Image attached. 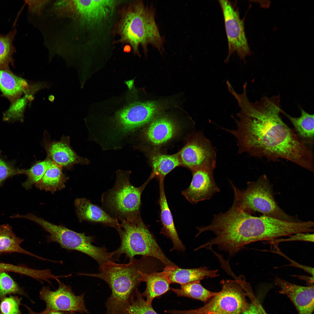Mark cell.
<instances>
[{
  "label": "cell",
  "instance_id": "6da1fadb",
  "mask_svg": "<svg viewBox=\"0 0 314 314\" xmlns=\"http://www.w3.org/2000/svg\"><path fill=\"white\" fill-rule=\"evenodd\" d=\"M241 109L235 119V130L223 128L237 140L238 152L275 161H290L311 171L314 168L313 151L282 120L279 95L264 97L250 102L247 94L239 96Z\"/></svg>",
  "mask_w": 314,
  "mask_h": 314
},
{
  "label": "cell",
  "instance_id": "7a4b0ae2",
  "mask_svg": "<svg viewBox=\"0 0 314 314\" xmlns=\"http://www.w3.org/2000/svg\"><path fill=\"white\" fill-rule=\"evenodd\" d=\"M156 259L142 256L128 263L108 261L99 265L98 273H79V275L97 277L106 282L111 293L105 303L106 314H129L128 310L142 281V273L158 271L161 268Z\"/></svg>",
  "mask_w": 314,
  "mask_h": 314
},
{
  "label": "cell",
  "instance_id": "3957f363",
  "mask_svg": "<svg viewBox=\"0 0 314 314\" xmlns=\"http://www.w3.org/2000/svg\"><path fill=\"white\" fill-rule=\"evenodd\" d=\"M155 14L153 7L145 6L139 1L128 9L120 21L121 40L130 44L136 53H139L138 47L141 45L146 54L149 44L163 53L165 39L160 35L156 23Z\"/></svg>",
  "mask_w": 314,
  "mask_h": 314
},
{
  "label": "cell",
  "instance_id": "277c9868",
  "mask_svg": "<svg viewBox=\"0 0 314 314\" xmlns=\"http://www.w3.org/2000/svg\"><path fill=\"white\" fill-rule=\"evenodd\" d=\"M119 220L120 223L115 229L120 236L121 244L118 249L112 252L115 261H118L122 254L129 260L136 255H141L155 258L165 266L177 265L165 254L140 215Z\"/></svg>",
  "mask_w": 314,
  "mask_h": 314
},
{
  "label": "cell",
  "instance_id": "5b68a950",
  "mask_svg": "<svg viewBox=\"0 0 314 314\" xmlns=\"http://www.w3.org/2000/svg\"><path fill=\"white\" fill-rule=\"evenodd\" d=\"M231 184L234 194L233 203L246 213L251 215L259 212L263 215L286 221H302L297 216L286 213L278 205L273 196L272 186L266 175L255 181L248 182L244 190Z\"/></svg>",
  "mask_w": 314,
  "mask_h": 314
},
{
  "label": "cell",
  "instance_id": "8992f818",
  "mask_svg": "<svg viewBox=\"0 0 314 314\" xmlns=\"http://www.w3.org/2000/svg\"><path fill=\"white\" fill-rule=\"evenodd\" d=\"M131 173L129 170H117L114 186L101 195L102 208L118 221L140 215L141 194L151 180L149 178L142 185L136 187L130 181Z\"/></svg>",
  "mask_w": 314,
  "mask_h": 314
},
{
  "label": "cell",
  "instance_id": "52a82bcc",
  "mask_svg": "<svg viewBox=\"0 0 314 314\" xmlns=\"http://www.w3.org/2000/svg\"><path fill=\"white\" fill-rule=\"evenodd\" d=\"M24 218L35 222L49 233L47 237L48 242H56L63 248L85 254L97 261L99 265L112 261L111 252H108L105 247H98L92 244L94 240L93 237L53 224L32 213L26 215Z\"/></svg>",
  "mask_w": 314,
  "mask_h": 314
},
{
  "label": "cell",
  "instance_id": "ba28073f",
  "mask_svg": "<svg viewBox=\"0 0 314 314\" xmlns=\"http://www.w3.org/2000/svg\"><path fill=\"white\" fill-rule=\"evenodd\" d=\"M234 280H222L221 290L204 306L197 309L170 310L171 314H240L248 303L244 288V276H237L231 270L227 272Z\"/></svg>",
  "mask_w": 314,
  "mask_h": 314
},
{
  "label": "cell",
  "instance_id": "9c48e42d",
  "mask_svg": "<svg viewBox=\"0 0 314 314\" xmlns=\"http://www.w3.org/2000/svg\"><path fill=\"white\" fill-rule=\"evenodd\" d=\"M160 106L155 101L136 102L118 111L104 131L107 138L117 144L126 136L151 121Z\"/></svg>",
  "mask_w": 314,
  "mask_h": 314
},
{
  "label": "cell",
  "instance_id": "30bf717a",
  "mask_svg": "<svg viewBox=\"0 0 314 314\" xmlns=\"http://www.w3.org/2000/svg\"><path fill=\"white\" fill-rule=\"evenodd\" d=\"M222 10L227 38L229 52L225 60L228 62L231 56L236 53L240 59L244 60L250 54L246 36L243 22L239 12L228 0H219Z\"/></svg>",
  "mask_w": 314,
  "mask_h": 314
},
{
  "label": "cell",
  "instance_id": "8fae6325",
  "mask_svg": "<svg viewBox=\"0 0 314 314\" xmlns=\"http://www.w3.org/2000/svg\"><path fill=\"white\" fill-rule=\"evenodd\" d=\"M181 163L192 171L201 168L214 170L216 154L211 142L201 133L195 135L180 152Z\"/></svg>",
  "mask_w": 314,
  "mask_h": 314
},
{
  "label": "cell",
  "instance_id": "7c38bea8",
  "mask_svg": "<svg viewBox=\"0 0 314 314\" xmlns=\"http://www.w3.org/2000/svg\"><path fill=\"white\" fill-rule=\"evenodd\" d=\"M58 289L51 290L49 286H44L40 291V297L46 303V311L89 313L84 301L85 293L76 295L71 287L60 281Z\"/></svg>",
  "mask_w": 314,
  "mask_h": 314
},
{
  "label": "cell",
  "instance_id": "4fadbf2b",
  "mask_svg": "<svg viewBox=\"0 0 314 314\" xmlns=\"http://www.w3.org/2000/svg\"><path fill=\"white\" fill-rule=\"evenodd\" d=\"M41 144L46 151L47 158L63 167L71 170L75 164L85 165L90 163L88 159L78 156L73 150L69 136L63 135L60 140H53L45 130Z\"/></svg>",
  "mask_w": 314,
  "mask_h": 314
},
{
  "label": "cell",
  "instance_id": "5bb4252c",
  "mask_svg": "<svg viewBox=\"0 0 314 314\" xmlns=\"http://www.w3.org/2000/svg\"><path fill=\"white\" fill-rule=\"evenodd\" d=\"M213 170L204 168L192 172V178L190 185L182 192V195L190 203L195 204L209 199L220 191L215 181Z\"/></svg>",
  "mask_w": 314,
  "mask_h": 314
},
{
  "label": "cell",
  "instance_id": "9a60e30c",
  "mask_svg": "<svg viewBox=\"0 0 314 314\" xmlns=\"http://www.w3.org/2000/svg\"><path fill=\"white\" fill-rule=\"evenodd\" d=\"M68 8L86 24L94 25L107 19L112 14L115 3L112 0L68 1Z\"/></svg>",
  "mask_w": 314,
  "mask_h": 314
},
{
  "label": "cell",
  "instance_id": "2e32d148",
  "mask_svg": "<svg viewBox=\"0 0 314 314\" xmlns=\"http://www.w3.org/2000/svg\"><path fill=\"white\" fill-rule=\"evenodd\" d=\"M274 281L280 288L279 293L288 297L295 305L298 314H312L314 307L313 285L300 286L277 276L275 277Z\"/></svg>",
  "mask_w": 314,
  "mask_h": 314
},
{
  "label": "cell",
  "instance_id": "e0dca14e",
  "mask_svg": "<svg viewBox=\"0 0 314 314\" xmlns=\"http://www.w3.org/2000/svg\"><path fill=\"white\" fill-rule=\"evenodd\" d=\"M178 127L173 119L163 116L153 119L142 132L144 139L151 144L163 145L172 139L176 134Z\"/></svg>",
  "mask_w": 314,
  "mask_h": 314
},
{
  "label": "cell",
  "instance_id": "ac0fdd59",
  "mask_svg": "<svg viewBox=\"0 0 314 314\" xmlns=\"http://www.w3.org/2000/svg\"><path fill=\"white\" fill-rule=\"evenodd\" d=\"M79 221L101 223L115 228L119 222L110 216L102 208L94 204L85 198H77L74 203Z\"/></svg>",
  "mask_w": 314,
  "mask_h": 314
},
{
  "label": "cell",
  "instance_id": "d6986e66",
  "mask_svg": "<svg viewBox=\"0 0 314 314\" xmlns=\"http://www.w3.org/2000/svg\"><path fill=\"white\" fill-rule=\"evenodd\" d=\"M163 271L171 283L180 285L203 279L217 277L219 276L218 270H210L205 267L198 268L183 269L177 265L165 266Z\"/></svg>",
  "mask_w": 314,
  "mask_h": 314
},
{
  "label": "cell",
  "instance_id": "ffe728a7",
  "mask_svg": "<svg viewBox=\"0 0 314 314\" xmlns=\"http://www.w3.org/2000/svg\"><path fill=\"white\" fill-rule=\"evenodd\" d=\"M164 179L163 178L158 179L160 190L159 204L163 226L161 232L171 240L173 247L170 251L176 250L183 251H184L185 247L179 237L167 204L164 188Z\"/></svg>",
  "mask_w": 314,
  "mask_h": 314
},
{
  "label": "cell",
  "instance_id": "44dd1931",
  "mask_svg": "<svg viewBox=\"0 0 314 314\" xmlns=\"http://www.w3.org/2000/svg\"><path fill=\"white\" fill-rule=\"evenodd\" d=\"M142 281L146 283V286L141 293L146 298L147 302L151 304L153 299L171 290V283L167 276L163 271H157L142 273Z\"/></svg>",
  "mask_w": 314,
  "mask_h": 314
},
{
  "label": "cell",
  "instance_id": "7402d4cb",
  "mask_svg": "<svg viewBox=\"0 0 314 314\" xmlns=\"http://www.w3.org/2000/svg\"><path fill=\"white\" fill-rule=\"evenodd\" d=\"M29 88L25 80L7 70L0 68V90L10 99H16L28 91Z\"/></svg>",
  "mask_w": 314,
  "mask_h": 314
},
{
  "label": "cell",
  "instance_id": "603a6c76",
  "mask_svg": "<svg viewBox=\"0 0 314 314\" xmlns=\"http://www.w3.org/2000/svg\"><path fill=\"white\" fill-rule=\"evenodd\" d=\"M63 167L53 161L42 178L35 184L40 190L53 193L65 187L68 177L62 171Z\"/></svg>",
  "mask_w": 314,
  "mask_h": 314
},
{
  "label": "cell",
  "instance_id": "cb8c5ba5",
  "mask_svg": "<svg viewBox=\"0 0 314 314\" xmlns=\"http://www.w3.org/2000/svg\"><path fill=\"white\" fill-rule=\"evenodd\" d=\"M24 240L18 237L8 224L0 225V253L15 252L28 255L44 261L49 260L26 251L20 246Z\"/></svg>",
  "mask_w": 314,
  "mask_h": 314
},
{
  "label": "cell",
  "instance_id": "d4e9b609",
  "mask_svg": "<svg viewBox=\"0 0 314 314\" xmlns=\"http://www.w3.org/2000/svg\"><path fill=\"white\" fill-rule=\"evenodd\" d=\"M300 109L301 115L298 117H293L283 110L281 113L291 122L300 139L306 144H312L314 137V115L308 113L301 107Z\"/></svg>",
  "mask_w": 314,
  "mask_h": 314
},
{
  "label": "cell",
  "instance_id": "484cf974",
  "mask_svg": "<svg viewBox=\"0 0 314 314\" xmlns=\"http://www.w3.org/2000/svg\"><path fill=\"white\" fill-rule=\"evenodd\" d=\"M150 160L152 170L149 178L151 179L155 176L158 179L164 178L167 174L181 164L178 154L168 155L154 152L151 155Z\"/></svg>",
  "mask_w": 314,
  "mask_h": 314
},
{
  "label": "cell",
  "instance_id": "4316f807",
  "mask_svg": "<svg viewBox=\"0 0 314 314\" xmlns=\"http://www.w3.org/2000/svg\"><path fill=\"white\" fill-rule=\"evenodd\" d=\"M171 290L179 297H186L204 302L208 301L217 293L204 288L201 284L200 281L181 285L180 288H172Z\"/></svg>",
  "mask_w": 314,
  "mask_h": 314
},
{
  "label": "cell",
  "instance_id": "83f0119b",
  "mask_svg": "<svg viewBox=\"0 0 314 314\" xmlns=\"http://www.w3.org/2000/svg\"><path fill=\"white\" fill-rule=\"evenodd\" d=\"M52 161L46 158L44 160L35 163L28 169H21V174L26 175L27 179L22 183V186L26 190L31 188L43 176L51 165Z\"/></svg>",
  "mask_w": 314,
  "mask_h": 314
},
{
  "label": "cell",
  "instance_id": "f1b7e54d",
  "mask_svg": "<svg viewBox=\"0 0 314 314\" xmlns=\"http://www.w3.org/2000/svg\"><path fill=\"white\" fill-rule=\"evenodd\" d=\"M16 33V29L6 35L0 34V68L8 70L13 62V55L15 49L13 42Z\"/></svg>",
  "mask_w": 314,
  "mask_h": 314
},
{
  "label": "cell",
  "instance_id": "f546056e",
  "mask_svg": "<svg viewBox=\"0 0 314 314\" xmlns=\"http://www.w3.org/2000/svg\"><path fill=\"white\" fill-rule=\"evenodd\" d=\"M11 294L26 296L23 290L6 272L0 270V301L7 295Z\"/></svg>",
  "mask_w": 314,
  "mask_h": 314
},
{
  "label": "cell",
  "instance_id": "4dcf8cb0",
  "mask_svg": "<svg viewBox=\"0 0 314 314\" xmlns=\"http://www.w3.org/2000/svg\"><path fill=\"white\" fill-rule=\"evenodd\" d=\"M128 312L129 314H158L153 308L152 304L144 300L139 291L132 301Z\"/></svg>",
  "mask_w": 314,
  "mask_h": 314
},
{
  "label": "cell",
  "instance_id": "1f68e13d",
  "mask_svg": "<svg viewBox=\"0 0 314 314\" xmlns=\"http://www.w3.org/2000/svg\"><path fill=\"white\" fill-rule=\"evenodd\" d=\"M20 174L21 169L15 166L14 161L7 160L0 151V187L9 177Z\"/></svg>",
  "mask_w": 314,
  "mask_h": 314
},
{
  "label": "cell",
  "instance_id": "d6a6232c",
  "mask_svg": "<svg viewBox=\"0 0 314 314\" xmlns=\"http://www.w3.org/2000/svg\"><path fill=\"white\" fill-rule=\"evenodd\" d=\"M21 300L17 296L5 297L1 300L0 314H21L19 308Z\"/></svg>",
  "mask_w": 314,
  "mask_h": 314
},
{
  "label": "cell",
  "instance_id": "836d02e7",
  "mask_svg": "<svg viewBox=\"0 0 314 314\" xmlns=\"http://www.w3.org/2000/svg\"><path fill=\"white\" fill-rule=\"evenodd\" d=\"M0 270L14 272L32 278L34 277L36 274V270L35 269L29 268L25 265H15L0 262Z\"/></svg>",
  "mask_w": 314,
  "mask_h": 314
},
{
  "label": "cell",
  "instance_id": "e575fe53",
  "mask_svg": "<svg viewBox=\"0 0 314 314\" xmlns=\"http://www.w3.org/2000/svg\"><path fill=\"white\" fill-rule=\"evenodd\" d=\"M284 239H277L272 240L276 242L290 241H300L313 242L314 234L309 233H299L289 236Z\"/></svg>",
  "mask_w": 314,
  "mask_h": 314
},
{
  "label": "cell",
  "instance_id": "d590c367",
  "mask_svg": "<svg viewBox=\"0 0 314 314\" xmlns=\"http://www.w3.org/2000/svg\"><path fill=\"white\" fill-rule=\"evenodd\" d=\"M27 309L28 314H77L76 312H64L54 311H46L38 313L34 311L26 305H24Z\"/></svg>",
  "mask_w": 314,
  "mask_h": 314
},
{
  "label": "cell",
  "instance_id": "8d00e7d4",
  "mask_svg": "<svg viewBox=\"0 0 314 314\" xmlns=\"http://www.w3.org/2000/svg\"><path fill=\"white\" fill-rule=\"evenodd\" d=\"M26 2L29 5L30 11L33 12H39L45 2H37L35 1H26Z\"/></svg>",
  "mask_w": 314,
  "mask_h": 314
},
{
  "label": "cell",
  "instance_id": "74e56055",
  "mask_svg": "<svg viewBox=\"0 0 314 314\" xmlns=\"http://www.w3.org/2000/svg\"><path fill=\"white\" fill-rule=\"evenodd\" d=\"M240 314H260L255 304L251 302L248 303Z\"/></svg>",
  "mask_w": 314,
  "mask_h": 314
}]
</instances>
